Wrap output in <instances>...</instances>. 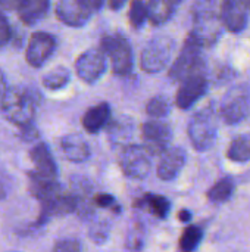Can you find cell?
<instances>
[{
  "label": "cell",
  "mask_w": 250,
  "mask_h": 252,
  "mask_svg": "<svg viewBox=\"0 0 250 252\" xmlns=\"http://www.w3.org/2000/svg\"><path fill=\"white\" fill-rule=\"evenodd\" d=\"M21 0H0V9L1 10H15L18 9Z\"/></svg>",
  "instance_id": "36"
},
{
  "label": "cell",
  "mask_w": 250,
  "mask_h": 252,
  "mask_svg": "<svg viewBox=\"0 0 250 252\" xmlns=\"http://www.w3.org/2000/svg\"><path fill=\"white\" fill-rule=\"evenodd\" d=\"M125 3H127V0H108V6H109L112 10L121 9Z\"/></svg>",
  "instance_id": "38"
},
{
  "label": "cell",
  "mask_w": 250,
  "mask_h": 252,
  "mask_svg": "<svg viewBox=\"0 0 250 252\" xmlns=\"http://www.w3.org/2000/svg\"><path fill=\"white\" fill-rule=\"evenodd\" d=\"M147 18H149L147 3H144L143 0H131L130 10H128L130 24L134 28H140L141 25H144V22H146Z\"/></svg>",
  "instance_id": "28"
},
{
  "label": "cell",
  "mask_w": 250,
  "mask_h": 252,
  "mask_svg": "<svg viewBox=\"0 0 250 252\" xmlns=\"http://www.w3.org/2000/svg\"><path fill=\"white\" fill-rule=\"evenodd\" d=\"M29 158L34 167V173L49 177V179H56L57 177V165L56 161L46 143H37L35 146L31 148L29 151Z\"/></svg>",
  "instance_id": "16"
},
{
  "label": "cell",
  "mask_w": 250,
  "mask_h": 252,
  "mask_svg": "<svg viewBox=\"0 0 250 252\" xmlns=\"http://www.w3.org/2000/svg\"><path fill=\"white\" fill-rule=\"evenodd\" d=\"M227 157L234 162L250 161V134H243V136L236 137L227 151Z\"/></svg>",
  "instance_id": "24"
},
{
  "label": "cell",
  "mask_w": 250,
  "mask_h": 252,
  "mask_svg": "<svg viewBox=\"0 0 250 252\" xmlns=\"http://www.w3.org/2000/svg\"><path fill=\"white\" fill-rule=\"evenodd\" d=\"M60 151L71 162H84L90 157V146L80 134H66L60 139Z\"/></svg>",
  "instance_id": "17"
},
{
  "label": "cell",
  "mask_w": 250,
  "mask_h": 252,
  "mask_svg": "<svg viewBox=\"0 0 250 252\" xmlns=\"http://www.w3.org/2000/svg\"><path fill=\"white\" fill-rule=\"evenodd\" d=\"M56 50V38L50 32L46 31H35L31 34L27 50H25V59L29 66L32 68H41L55 53Z\"/></svg>",
  "instance_id": "10"
},
{
  "label": "cell",
  "mask_w": 250,
  "mask_h": 252,
  "mask_svg": "<svg viewBox=\"0 0 250 252\" xmlns=\"http://www.w3.org/2000/svg\"><path fill=\"white\" fill-rule=\"evenodd\" d=\"M150 152L144 146L139 145H124L118 162L122 173L130 179H144L149 176L152 168Z\"/></svg>",
  "instance_id": "7"
},
{
  "label": "cell",
  "mask_w": 250,
  "mask_h": 252,
  "mask_svg": "<svg viewBox=\"0 0 250 252\" xmlns=\"http://www.w3.org/2000/svg\"><path fill=\"white\" fill-rule=\"evenodd\" d=\"M96 207H102V208H109L112 213L115 214H119L121 213V207L119 204L116 202V199L109 195V193H97L94 198H93Z\"/></svg>",
  "instance_id": "31"
},
{
  "label": "cell",
  "mask_w": 250,
  "mask_h": 252,
  "mask_svg": "<svg viewBox=\"0 0 250 252\" xmlns=\"http://www.w3.org/2000/svg\"><path fill=\"white\" fill-rule=\"evenodd\" d=\"M7 89H9V87H7V84H6L4 75H3V72L0 71V105H1V102H3V97H4Z\"/></svg>",
  "instance_id": "37"
},
{
  "label": "cell",
  "mask_w": 250,
  "mask_h": 252,
  "mask_svg": "<svg viewBox=\"0 0 250 252\" xmlns=\"http://www.w3.org/2000/svg\"><path fill=\"white\" fill-rule=\"evenodd\" d=\"M69 80H71L69 69L65 66H56L43 75L41 83L47 90H60L69 83Z\"/></svg>",
  "instance_id": "23"
},
{
  "label": "cell",
  "mask_w": 250,
  "mask_h": 252,
  "mask_svg": "<svg viewBox=\"0 0 250 252\" xmlns=\"http://www.w3.org/2000/svg\"><path fill=\"white\" fill-rule=\"evenodd\" d=\"M222 0H196L192 9L193 30L192 35L196 37L203 47H209L220 38L224 24L221 18Z\"/></svg>",
  "instance_id": "2"
},
{
  "label": "cell",
  "mask_w": 250,
  "mask_h": 252,
  "mask_svg": "<svg viewBox=\"0 0 250 252\" xmlns=\"http://www.w3.org/2000/svg\"><path fill=\"white\" fill-rule=\"evenodd\" d=\"M19 130H21L19 137H21L24 142H27V143H31V142H34V140L38 139V130H37V127L34 126V123L24 124V126L19 127Z\"/></svg>",
  "instance_id": "34"
},
{
  "label": "cell",
  "mask_w": 250,
  "mask_h": 252,
  "mask_svg": "<svg viewBox=\"0 0 250 252\" xmlns=\"http://www.w3.org/2000/svg\"><path fill=\"white\" fill-rule=\"evenodd\" d=\"M81 121H83V127L85 128V131L91 134L99 133L111 121V106L106 102H100L91 106L90 109H87Z\"/></svg>",
  "instance_id": "18"
},
{
  "label": "cell",
  "mask_w": 250,
  "mask_h": 252,
  "mask_svg": "<svg viewBox=\"0 0 250 252\" xmlns=\"http://www.w3.org/2000/svg\"><path fill=\"white\" fill-rule=\"evenodd\" d=\"M158 165V177L165 182L174 180L186 165V151L181 148H168L162 155Z\"/></svg>",
  "instance_id": "15"
},
{
  "label": "cell",
  "mask_w": 250,
  "mask_h": 252,
  "mask_svg": "<svg viewBox=\"0 0 250 252\" xmlns=\"http://www.w3.org/2000/svg\"><path fill=\"white\" fill-rule=\"evenodd\" d=\"M250 112V87L248 84H239L230 89L220 106L221 118L230 124L242 123Z\"/></svg>",
  "instance_id": "5"
},
{
  "label": "cell",
  "mask_w": 250,
  "mask_h": 252,
  "mask_svg": "<svg viewBox=\"0 0 250 252\" xmlns=\"http://www.w3.org/2000/svg\"><path fill=\"white\" fill-rule=\"evenodd\" d=\"M181 83V87L177 92V106L180 109L192 108L208 90V75L205 71V65L196 68L192 74H189Z\"/></svg>",
  "instance_id": "9"
},
{
  "label": "cell",
  "mask_w": 250,
  "mask_h": 252,
  "mask_svg": "<svg viewBox=\"0 0 250 252\" xmlns=\"http://www.w3.org/2000/svg\"><path fill=\"white\" fill-rule=\"evenodd\" d=\"M175 1H177V3H180V1H181V0H175Z\"/></svg>",
  "instance_id": "41"
},
{
  "label": "cell",
  "mask_w": 250,
  "mask_h": 252,
  "mask_svg": "<svg viewBox=\"0 0 250 252\" xmlns=\"http://www.w3.org/2000/svg\"><path fill=\"white\" fill-rule=\"evenodd\" d=\"M141 137H143L144 148L152 155H162L169 148L172 131L167 123L159 121L158 118H153L144 123L141 128Z\"/></svg>",
  "instance_id": "11"
},
{
  "label": "cell",
  "mask_w": 250,
  "mask_h": 252,
  "mask_svg": "<svg viewBox=\"0 0 250 252\" xmlns=\"http://www.w3.org/2000/svg\"><path fill=\"white\" fill-rule=\"evenodd\" d=\"M41 94L37 89L29 86L9 87L0 105L3 115L15 126L21 127L34 123L35 112L41 105Z\"/></svg>",
  "instance_id": "1"
},
{
  "label": "cell",
  "mask_w": 250,
  "mask_h": 252,
  "mask_svg": "<svg viewBox=\"0 0 250 252\" xmlns=\"http://www.w3.org/2000/svg\"><path fill=\"white\" fill-rule=\"evenodd\" d=\"M178 217H180V220H181L183 223H189V221L192 220V213L187 211V210H181V211L178 213Z\"/></svg>",
  "instance_id": "39"
},
{
  "label": "cell",
  "mask_w": 250,
  "mask_h": 252,
  "mask_svg": "<svg viewBox=\"0 0 250 252\" xmlns=\"http://www.w3.org/2000/svg\"><path fill=\"white\" fill-rule=\"evenodd\" d=\"M177 4L178 3L175 0H149L147 3L149 21L153 25L165 24L174 15Z\"/></svg>",
  "instance_id": "21"
},
{
  "label": "cell",
  "mask_w": 250,
  "mask_h": 252,
  "mask_svg": "<svg viewBox=\"0 0 250 252\" xmlns=\"http://www.w3.org/2000/svg\"><path fill=\"white\" fill-rule=\"evenodd\" d=\"M6 193H7V189L0 183V199H3V198L6 196Z\"/></svg>",
  "instance_id": "40"
},
{
  "label": "cell",
  "mask_w": 250,
  "mask_h": 252,
  "mask_svg": "<svg viewBox=\"0 0 250 252\" xmlns=\"http://www.w3.org/2000/svg\"><path fill=\"white\" fill-rule=\"evenodd\" d=\"M189 139L196 151H208L212 148L218 133V112L209 105L196 112L189 121Z\"/></svg>",
  "instance_id": "3"
},
{
  "label": "cell",
  "mask_w": 250,
  "mask_h": 252,
  "mask_svg": "<svg viewBox=\"0 0 250 252\" xmlns=\"http://www.w3.org/2000/svg\"><path fill=\"white\" fill-rule=\"evenodd\" d=\"M234 192V182L230 177L221 179L217 185H214L209 190H208V199L211 202L215 204H221L225 202L231 198Z\"/></svg>",
  "instance_id": "25"
},
{
  "label": "cell",
  "mask_w": 250,
  "mask_h": 252,
  "mask_svg": "<svg viewBox=\"0 0 250 252\" xmlns=\"http://www.w3.org/2000/svg\"><path fill=\"white\" fill-rule=\"evenodd\" d=\"M13 38V30L9 24L7 16H4L3 12H0V49L6 47Z\"/></svg>",
  "instance_id": "32"
},
{
  "label": "cell",
  "mask_w": 250,
  "mask_h": 252,
  "mask_svg": "<svg viewBox=\"0 0 250 252\" xmlns=\"http://www.w3.org/2000/svg\"><path fill=\"white\" fill-rule=\"evenodd\" d=\"M55 12L60 22L74 28L84 27L93 13L80 0H57Z\"/></svg>",
  "instance_id": "14"
},
{
  "label": "cell",
  "mask_w": 250,
  "mask_h": 252,
  "mask_svg": "<svg viewBox=\"0 0 250 252\" xmlns=\"http://www.w3.org/2000/svg\"><path fill=\"white\" fill-rule=\"evenodd\" d=\"M102 50L111 59L112 71L115 75H128L133 71V49L128 40L115 32L102 38Z\"/></svg>",
  "instance_id": "4"
},
{
  "label": "cell",
  "mask_w": 250,
  "mask_h": 252,
  "mask_svg": "<svg viewBox=\"0 0 250 252\" xmlns=\"http://www.w3.org/2000/svg\"><path fill=\"white\" fill-rule=\"evenodd\" d=\"M88 236L90 239L97 244L102 245L106 242L108 236H109V223L103 221V220H96L93 219L91 224H90V230H88Z\"/></svg>",
  "instance_id": "30"
},
{
  "label": "cell",
  "mask_w": 250,
  "mask_h": 252,
  "mask_svg": "<svg viewBox=\"0 0 250 252\" xmlns=\"http://www.w3.org/2000/svg\"><path fill=\"white\" fill-rule=\"evenodd\" d=\"M144 235H146L144 224L140 221H136L128 230L125 248L130 251H140L144 247Z\"/></svg>",
  "instance_id": "27"
},
{
  "label": "cell",
  "mask_w": 250,
  "mask_h": 252,
  "mask_svg": "<svg viewBox=\"0 0 250 252\" xmlns=\"http://www.w3.org/2000/svg\"><path fill=\"white\" fill-rule=\"evenodd\" d=\"M53 251L57 252H78L81 251V244L75 239H62L57 241L53 247Z\"/></svg>",
  "instance_id": "33"
},
{
  "label": "cell",
  "mask_w": 250,
  "mask_h": 252,
  "mask_svg": "<svg viewBox=\"0 0 250 252\" xmlns=\"http://www.w3.org/2000/svg\"><path fill=\"white\" fill-rule=\"evenodd\" d=\"M109 139L113 145H128L130 137L134 133V121L130 117H118L113 121H109Z\"/></svg>",
  "instance_id": "20"
},
{
  "label": "cell",
  "mask_w": 250,
  "mask_h": 252,
  "mask_svg": "<svg viewBox=\"0 0 250 252\" xmlns=\"http://www.w3.org/2000/svg\"><path fill=\"white\" fill-rule=\"evenodd\" d=\"M77 75L88 83H96L106 71V55L102 49H90L78 56L75 61Z\"/></svg>",
  "instance_id": "12"
},
{
  "label": "cell",
  "mask_w": 250,
  "mask_h": 252,
  "mask_svg": "<svg viewBox=\"0 0 250 252\" xmlns=\"http://www.w3.org/2000/svg\"><path fill=\"white\" fill-rule=\"evenodd\" d=\"M202 238H203V232L200 227L197 226H190L184 230V233L181 235V239H180V250L181 251L190 252L194 251L200 242H202Z\"/></svg>",
  "instance_id": "26"
},
{
  "label": "cell",
  "mask_w": 250,
  "mask_h": 252,
  "mask_svg": "<svg viewBox=\"0 0 250 252\" xmlns=\"http://www.w3.org/2000/svg\"><path fill=\"white\" fill-rule=\"evenodd\" d=\"M174 43L167 35H156L143 49L140 56V65L143 71L149 74L161 72L169 62Z\"/></svg>",
  "instance_id": "6"
},
{
  "label": "cell",
  "mask_w": 250,
  "mask_h": 252,
  "mask_svg": "<svg viewBox=\"0 0 250 252\" xmlns=\"http://www.w3.org/2000/svg\"><path fill=\"white\" fill-rule=\"evenodd\" d=\"M136 207L149 210L158 219H165L168 216V213H169V208H171L169 201L165 196L155 195V193H146L143 198H140L136 202Z\"/></svg>",
  "instance_id": "22"
},
{
  "label": "cell",
  "mask_w": 250,
  "mask_h": 252,
  "mask_svg": "<svg viewBox=\"0 0 250 252\" xmlns=\"http://www.w3.org/2000/svg\"><path fill=\"white\" fill-rule=\"evenodd\" d=\"M87 9H90L91 12H97L102 9V6L105 4V0H80Z\"/></svg>",
  "instance_id": "35"
},
{
  "label": "cell",
  "mask_w": 250,
  "mask_h": 252,
  "mask_svg": "<svg viewBox=\"0 0 250 252\" xmlns=\"http://www.w3.org/2000/svg\"><path fill=\"white\" fill-rule=\"evenodd\" d=\"M202 49L203 46L200 41L189 34V37L184 41V46L174 61L171 69H169V78L172 81H183L189 74H192L196 68L203 65L202 61Z\"/></svg>",
  "instance_id": "8"
},
{
  "label": "cell",
  "mask_w": 250,
  "mask_h": 252,
  "mask_svg": "<svg viewBox=\"0 0 250 252\" xmlns=\"http://www.w3.org/2000/svg\"><path fill=\"white\" fill-rule=\"evenodd\" d=\"M50 0H21L18 6V15L22 24L35 25L49 12Z\"/></svg>",
  "instance_id": "19"
},
{
  "label": "cell",
  "mask_w": 250,
  "mask_h": 252,
  "mask_svg": "<svg viewBox=\"0 0 250 252\" xmlns=\"http://www.w3.org/2000/svg\"><path fill=\"white\" fill-rule=\"evenodd\" d=\"M248 0H222L221 18L224 27L230 32H242L249 21Z\"/></svg>",
  "instance_id": "13"
},
{
  "label": "cell",
  "mask_w": 250,
  "mask_h": 252,
  "mask_svg": "<svg viewBox=\"0 0 250 252\" xmlns=\"http://www.w3.org/2000/svg\"><path fill=\"white\" fill-rule=\"evenodd\" d=\"M171 103L165 96H155L146 105V112L152 118H164L169 114Z\"/></svg>",
  "instance_id": "29"
}]
</instances>
